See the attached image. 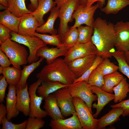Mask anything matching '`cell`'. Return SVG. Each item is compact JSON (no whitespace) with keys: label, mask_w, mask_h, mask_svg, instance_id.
<instances>
[{"label":"cell","mask_w":129,"mask_h":129,"mask_svg":"<svg viewBox=\"0 0 129 129\" xmlns=\"http://www.w3.org/2000/svg\"><path fill=\"white\" fill-rule=\"evenodd\" d=\"M114 24L100 17L94 21L91 41L96 48V56L111 58L116 41Z\"/></svg>","instance_id":"obj_1"},{"label":"cell","mask_w":129,"mask_h":129,"mask_svg":"<svg viewBox=\"0 0 129 129\" xmlns=\"http://www.w3.org/2000/svg\"><path fill=\"white\" fill-rule=\"evenodd\" d=\"M36 77L42 81H58L68 85L73 83L77 78L64 59L60 58L44 66L37 74Z\"/></svg>","instance_id":"obj_2"},{"label":"cell","mask_w":129,"mask_h":129,"mask_svg":"<svg viewBox=\"0 0 129 129\" xmlns=\"http://www.w3.org/2000/svg\"><path fill=\"white\" fill-rule=\"evenodd\" d=\"M0 44V50L8 56L13 66L21 70V66L27 63L29 53L23 45L9 38Z\"/></svg>","instance_id":"obj_3"},{"label":"cell","mask_w":129,"mask_h":129,"mask_svg":"<svg viewBox=\"0 0 129 129\" xmlns=\"http://www.w3.org/2000/svg\"><path fill=\"white\" fill-rule=\"evenodd\" d=\"M76 112L83 129H97L98 119L92 115L89 108L82 100L72 98Z\"/></svg>","instance_id":"obj_4"},{"label":"cell","mask_w":129,"mask_h":129,"mask_svg":"<svg viewBox=\"0 0 129 129\" xmlns=\"http://www.w3.org/2000/svg\"><path fill=\"white\" fill-rule=\"evenodd\" d=\"M10 39L20 44L27 47L29 50L27 63L30 64L36 62L39 58L36 56L38 50L42 47L46 46V44L39 37L36 36L33 37L24 36L13 32H11Z\"/></svg>","instance_id":"obj_5"},{"label":"cell","mask_w":129,"mask_h":129,"mask_svg":"<svg viewBox=\"0 0 129 129\" xmlns=\"http://www.w3.org/2000/svg\"><path fill=\"white\" fill-rule=\"evenodd\" d=\"M81 0H68L59 8L58 17L59 24L58 30L62 42L66 34L70 29L69 22H71L72 16Z\"/></svg>","instance_id":"obj_6"},{"label":"cell","mask_w":129,"mask_h":129,"mask_svg":"<svg viewBox=\"0 0 129 129\" xmlns=\"http://www.w3.org/2000/svg\"><path fill=\"white\" fill-rule=\"evenodd\" d=\"M99 7V2L90 7H88L86 4H80L72 15V17L75 19V22L70 28H76L83 24L93 27L95 20L94 15Z\"/></svg>","instance_id":"obj_7"},{"label":"cell","mask_w":129,"mask_h":129,"mask_svg":"<svg viewBox=\"0 0 129 129\" xmlns=\"http://www.w3.org/2000/svg\"><path fill=\"white\" fill-rule=\"evenodd\" d=\"M91 86L84 81H81L74 83L68 87L72 97H79L87 105L92 113V105L93 102L97 100V95L92 92Z\"/></svg>","instance_id":"obj_8"},{"label":"cell","mask_w":129,"mask_h":129,"mask_svg":"<svg viewBox=\"0 0 129 129\" xmlns=\"http://www.w3.org/2000/svg\"><path fill=\"white\" fill-rule=\"evenodd\" d=\"M96 48L91 41L82 43H76L69 48L64 55V60L68 64L76 59L88 56L97 55Z\"/></svg>","instance_id":"obj_9"},{"label":"cell","mask_w":129,"mask_h":129,"mask_svg":"<svg viewBox=\"0 0 129 129\" xmlns=\"http://www.w3.org/2000/svg\"><path fill=\"white\" fill-rule=\"evenodd\" d=\"M42 81L41 79H38L36 82L30 85L29 88L30 98L29 117L42 118L48 115L46 111L40 108L42 101L44 98L36 94L37 88Z\"/></svg>","instance_id":"obj_10"},{"label":"cell","mask_w":129,"mask_h":129,"mask_svg":"<svg viewBox=\"0 0 129 129\" xmlns=\"http://www.w3.org/2000/svg\"><path fill=\"white\" fill-rule=\"evenodd\" d=\"M117 50L125 53L129 50V22L121 21L114 24Z\"/></svg>","instance_id":"obj_11"},{"label":"cell","mask_w":129,"mask_h":129,"mask_svg":"<svg viewBox=\"0 0 129 129\" xmlns=\"http://www.w3.org/2000/svg\"><path fill=\"white\" fill-rule=\"evenodd\" d=\"M56 98L63 115L67 117L76 112L72 97L67 87L59 89L53 93Z\"/></svg>","instance_id":"obj_12"},{"label":"cell","mask_w":129,"mask_h":129,"mask_svg":"<svg viewBox=\"0 0 129 129\" xmlns=\"http://www.w3.org/2000/svg\"><path fill=\"white\" fill-rule=\"evenodd\" d=\"M40 24L31 13L26 14L21 17L17 33L21 35L33 37Z\"/></svg>","instance_id":"obj_13"},{"label":"cell","mask_w":129,"mask_h":129,"mask_svg":"<svg viewBox=\"0 0 129 129\" xmlns=\"http://www.w3.org/2000/svg\"><path fill=\"white\" fill-rule=\"evenodd\" d=\"M96 55H94L75 59L68 64L71 71L78 78L81 76L92 64Z\"/></svg>","instance_id":"obj_14"},{"label":"cell","mask_w":129,"mask_h":129,"mask_svg":"<svg viewBox=\"0 0 129 129\" xmlns=\"http://www.w3.org/2000/svg\"><path fill=\"white\" fill-rule=\"evenodd\" d=\"M91 90L93 93H95L97 97V102L92 104V107L96 108V111L93 116L97 118L104 107L110 102L114 100V95L104 91L98 87L91 86Z\"/></svg>","instance_id":"obj_15"},{"label":"cell","mask_w":129,"mask_h":129,"mask_svg":"<svg viewBox=\"0 0 129 129\" xmlns=\"http://www.w3.org/2000/svg\"><path fill=\"white\" fill-rule=\"evenodd\" d=\"M66 119H51L49 124L52 129H82L76 112Z\"/></svg>","instance_id":"obj_16"},{"label":"cell","mask_w":129,"mask_h":129,"mask_svg":"<svg viewBox=\"0 0 129 129\" xmlns=\"http://www.w3.org/2000/svg\"><path fill=\"white\" fill-rule=\"evenodd\" d=\"M28 85L24 87L16 88V107L19 112L25 116L29 115L30 98Z\"/></svg>","instance_id":"obj_17"},{"label":"cell","mask_w":129,"mask_h":129,"mask_svg":"<svg viewBox=\"0 0 129 129\" xmlns=\"http://www.w3.org/2000/svg\"><path fill=\"white\" fill-rule=\"evenodd\" d=\"M16 85L9 84L8 93L5 98L7 111L6 118L9 121L16 117L19 113L16 107Z\"/></svg>","instance_id":"obj_18"},{"label":"cell","mask_w":129,"mask_h":129,"mask_svg":"<svg viewBox=\"0 0 129 129\" xmlns=\"http://www.w3.org/2000/svg\"><path fill=\"white\" fill-rule=\"evenodd\" d=\"M68 49L57 47L49 48L46 46L38 50L36 56L38 58L41 57L45 59L47 64H49L59 57L64 56Z\"/></svg>","instance_id":"obj_19"},{"label":"cell","mask_w":129,"mask_h":129,"mask_svg":"<svg viewBox=\"0 0 129 129\" xmlns=\"http://www.w3.org/2000/svg\"><path fill=\"white\" fill-rule=\"evenodd\" d=\"M43 108L51 119H64L58 106L56 97L53 94H50L44 98Z\"/></svg>","instance_id":"obj_20"},{"label":"cell","mask_w":129,"mask_h":129,"mask_svg":"<svg viewBox=\"0 0 129 129\" xmlns=\"http://www.w3.org/2000/svg\"><path fill=\"white\" fill-rule=\"evenodd\" d=\"M108 112L98 119L97 129H105L106 127L111 125L120 120L123 110L121 108H112Z\"/></svg>","instance_id":"obj_21"},{"label":"cell","mask_w":129,"mask_h":129,"mask_svg":"<svg viewBox=\"0 0 129 129\" xmlns=\"http://www.w3.org/2000/svg\"><path fill=\"white\" fill-rule=\"evenodd\" d=\"M56 5L53 0H38L37 8L31 14L35 18L40 26L45 22L43 19L44 15L51 11Z\"/></svg>","instance_id":"obj_22"},{"label":"cell","mask_w":129,"mask_h":129,"mask_svg":"<svg viewBox=\"0 0 129 129\" xmlns=\"http://www.w3.org/2000/svg\"><path fill=\"white\" fill-rule=\"evenodd\" d=\"M59 9L57 6L54 7L51 11L46 21L37 28L36 32L43 34L48 33L51 35L57 34L58 31L54 28V25L56 20L58 17Z\"/></svg>","instance_id":"obj_23"},{"label":"cell","mask_w":129,"mask_h":129,"mask_svg":"<svg viewBox=\"0 0 129 129\" xmlns=\"http://www.w3.org/2000/svg\"><path fill=\"white\" fill-rule=\"evenodd\" d=\"M21 19V17H18L13 14L7 9L0 12V23L17 33Z\"/></svg>","instance_id":"obj_24"},{"label":"cell","mask_w":129,"mask_h":129,"mask_svg":"<svg viewBox=\"0 0 129 129\" xmlns=\"http://www.w3.org/2000/svg\"><path fill=\"white\" fill-rule=\"evenodd\" d=\"M41 84V85L38 87L37 91L39 96L44 98L59 89L69 86L59 82L51 81H42Z\"/></svg>","instance_id":"obj_25"},{"label":"cell","mask_w":129,"mask_h":129,"mask_svg":"<svg viewBox=\"0 0 129 129\" xmlns=\"http://www.w3.org/2000/svg\"><path fill=\"white\" fill-rule=\"evenodd\" d=\"M0 74H2L8 84L16 86L21 79L22 70L13 66L4 68L0 66Z\"/></svg>","instance_id":"obj_26"},{"label":"cell","mask_w":129,"mask_h":129,"mask_svg":"<svg viewBox=\"0 0 129 129\" xmlns=\"http://www.w3.org/2000/svg\"><path fill=\"white\" fill-rule=\"evenodd\" d=\"M25 0H9L7 9L13 14L18 17L24 15L30 14L32 11L26 7Z\"/></svg>","instance_id":"obj_27"},{"label":"cell","mask_w":129,"mask_h":129,"mask_svg":"<svg viewBox=\"0 0 129 129\" xmlns=\"http://www.w3.org/2000/svg\"><path fill=\"white\" fill-rule=\"evenodd\" d=\"M124 77L117 71L104 75V84L101 89L106 92L113 93V88L117 85Z\"/></svg>","instance_id":"obj_28"},{"label":"cell","mask_w":129,"mask_h":129,"mask_svg":"<svg viewBox=\"0 0 129 129\" xmlns=\"http://www.w3.org/2000/svg\"><path fill=\"white\" fill-rule=\"evenodd\" d=\"M128 5L129 0H108L106 6L100 10L106 14H115Z\"/></svg>","instance_id":"obj_29"},{"label":"cell","mask_w":129,"mask_h":129,"mask_svg":"<svg viewBox=\"0 0 129 129\" xmlns=\"http://www.w3.org/2000/svg\"><path fill=\"white\" fill-rule=\"evenodd\" d=\"M114 94V102L117 103L120 102L125 99L129 93V84L126 78L124 77L120 82L113 89Z\"/></svg>","instance_id":"obj_30"},{"label":"cell","mask_w":129,"mask_h":129,"mask_svg":"<svg viewBox=\"0 0 129 129\" xmlns=\"http://www.w3.org/2000/svg\"><path fill=\"white\" fill-rule=\"evenodd\" d=\"M44 59L41 57L38 61L33 62L29 65L23 66L22 70L21 79L18 84L16 86V88L25 87L27 84V81L30 74L40 65Z\"/></svg>","instance_id":"obj_31"},{"label":"cell","mask_w":129,"mask_h":129,"mask_svg":"<svg viewBox=\"0 0 129 129\" xmlns=\"http://www.w3.org/2000/svg\"><path fill=\"white\" fill-rule=\"evenodd\" d=\"M34 35L40 38L46 45L49 44L56 46L59 48H65L62 43L60 37L58 34L49 35L40 34L36 32Z\"/></svg>","instance_id":"obj_32"},{"label":"cell","mask_w":129,"mask_h":129,"mask_svg":"<svg viewBox=\"0 0 129 129\" xmlns=\"http://www.w3.org/2000/svg\"><path fill=\"white\" fill-rule=\"evenodd\" d=\"M77 30L78 38L76 43H85L91 41L93 31V27L81 25L77 27Z\"/></svg>","instance_id":"obj_33"},{"label":"cell","mask_w":129,"mask_h":129,"mask_svg":"<svg viewBox=\"0 0 129 129\" xmlns=\"http://www.w3.org/2000/svg\"><path fill=\"white\" fill-rule=\"evenodd\" d=\"M96 69L104 76L117 71L118 66L111 62L108 58H106L103 59Z\"/></svg>","instance_id":"obj_34"},{"label":"cell","mask_w":129,"mask_h":129,"mask_svg":"<svg viewBox=\"0 0 129 129\" xmlns=\"http://www.w3.org/2000/svg\"><path fill=\"white\" fill-rule=\"evenodd\" d=\"M124 53L123 52L117 50L114 51L112 54V56L115 59L118 63V70L122 73L126 75L129 79V65L126 61Z\"/></svg>","instance_id":"obj_35"},{"label":"cell","mask_w":129,"mask_h":129,"mask_svg":"<svg viewBox=\"0 0 129 129\" xmlns=\"http://www.w3.org/2000/svg\"><path fill=\"white\" fill-rule=\"evenodd\" d=\"M78 38L77 28H70L64 36L62 42L64 48L68 49L76 43Z\"/></svg>","instance_id":"obj_36"},{"label":"cell","mask_w":129,"mask_h":129,"mask_svg":"<svg viewBox=\"0 0 129 129\" xmlns=\"http://www.w3.org/2000/svg\"><path fill=\"white\" fill-rule=\"evenodd\" d=\"M87 83L91 86L101 88L104 84V76L96 69L90 75Z\"/></svg>","instance_id":"obj_37"},{"label":"cell","mask_w":129,"mask_h":129,"mask_svg":"<svg viewBox=\"0 0 129 129\" xmlns=\"http://www.w3.org/2000/svg\"><path fill=\"white\" fill-rule=\"evenodd\" d=\"M104 59L99 56H96L94 61L91 66L80 77L77 78L74 83L81 81H84L87 82L90 75L95 70Z\"/></svg>","instance_id":"obj_38"},{"label":"cell","mask_w":129,"mask_h":129,"mask_svg":"<svg viewBox=\"0 0 129 129\" xmlns=\"http://www.w3.org/2000/svg\"><path fill=\"white\" fill-rule=\"evenodd\" d=\"M27 120H25L23 122L18 124L12 123L4 117L1 121V129H25L26 127Z\"/></svg>","instance_id":"obj_39"},{"label":"cell","mask_w":129,"mask_h":129,"mask_svg":"<svg viewBox=\"0 0 129 129\" xmlns=\"http://www.w3.org/2000/svg\"><path fill=\"white\" fill-rule=\"evenodd\" d=\"M26 129H39L44 126L45 121L42 118L29 117Z\"/></svg>","instance_id":"obj_40"},{"label":"cell","mask_w":129,"mask_h":129,"mask_svg":"<svg viewBox=\"0 0 129 129\" xmlns=\"http://www.w3.org/2000/svg\"><path fill=\"white\" fill-rule=\"evenodd\" d=\"M110 106L112 108L119 107L122 108L123 111L122 115L124 117L127 116L129 114V99L123 100L118 103L111 105Z\"/></svg>","instance_id":"obj_41"},{"label":"cell","mask_w":129,"mask_h":129,"mask_svg":"<svg viewBox=\"0 0 129 129\" xmlns=\"http://www.w3.org/2000/svg\"><path fill=\"white\" fill-rule=\"evenodd\" d=\"M8 83L5 78L3 75L0 77V102H4L5 91Z\"/></svg>","instance_id":"obj_42"},{"label":"cell","mask_w":129,"mask_h":129,"mask_svg":"<svg viewBox=\"0 0 129 129\" xmlns=\"http://www.w3.org/2000/svg\"><path fill=\"white\" fill-rule=\"evenodd\" d=\"M11 31L8 28L0 23V42H4L11 37Z\"/></svg>","instance_id":"obj_43"},{"label":"cell","mask_w":129,"mask_h":129,"mask_svg":"<svg viewBox=\"0 0 129 129\" xmlns=\"http://www.w3.org/2000/svg\"><path fill=\"white\" fill-rule=\"evenodd\" d=\"M11 63L7 55L2 50H0V65L3 67L9 66Z\"/></svg>","instance_id":"obj_44"},{"label":"cell","mask_w":129,"mask_h":129,"mask_svg":"<svg viewBox=\"0 0 129 129\" xmlns=\"http://www.w3.org/2000/svg\"><path fill=\"white\" fill-rule=\"evenodd\" d=\"M7 111L6 106L3 103L0 104V124H1V121L3 118L7 114Z\"/></svg>","instance_id":"obj_45"},{"label":"cell","mask_w":129,"mask_h":129,"mask_svg":"<svg viewBox=\"0 0 129 129\" xmlns=\"http://www.w3.org/2000/svg\"><path fill=\"white\" fill-rule=\"evenodd\" d=\"M30 0L31 3L29 5V10L33 12L36 10L38 6V0Z\"/></svg>","instance_id":"obj_46"},{"label":"cell","mask_w":129,"mask_h":129,"mask_svg":"<svg viewBox=\"0 0 129 129\" xmlns=\"http://www.w3.org/2000/svg\"><path fill=\"white\" fill-rule=\"evenodd\" d=\"M68 0H55L57 7L59 8L61 6Z\"/></svg>","instance_id":"obj_47"},{"label":"cell","mask_w":129,"mask_h":129,"mask_svg":"<svg viewBox=\"0 0 129 129\" xmlns=\"http://www.w3.org/2000/svg\"><path fill=\"white\" fill-rule=\"evenodd\" d=\"M102 1V0H87L86 5L88 7H90L95 2L97 1L101 2Z\"/></svg>","instance_id":"obj_48"},{"label":"cell","mask_w":129,"mask_h":129,"mask_svg":"<svg viewBox=\"0 0 129 129\" xmlns=\"http://www.w3.org/2000/svg\"><path fill=\"white\" fill-rule=\"evenodd\" d=\"M124 55L127 63L129 65V50L124 53Z\"/></svg>","instance_id":"obj_49"},{"label":"cell","mask_w":129,"mask_h":129,"mask_svg":"<svg viewBox=\"0 0 129 129\" xmlns=\"http://www.w3.org/2000/svg\"><path fill=\"white\" fill-rule=\"evenodd\" d=\"M8 0H0V4L7 7L8 6Z\"/></svg>","instance_id":"obj_50"},{"label":"cell","mask_w":129,"mask_h":129,"mask_svg":"<svg viewBox=\"0 0 129 129\" xmlns=\"http://www.w3.org/2000/svg\"><path fill=\"white\" fill-rule=\"evenodd\" d=\"M105 0H102V1L101 2H99V7L100 8H101L103 7L104 5L105 4Z\"/></svg>","instance_id":"obj_51"},{"label":"cell","mask_w":129,"mask_h":129,"mask_svg":"<svg viewBox=\"0 0 129 129\" xmlns=\"http://www.w3.org/2000/svg\"><path fill=\"white\" fill-rule=\"evenodd\" d=\"M87 3V0H81L80 4L86 5Z\"/></svg>","instance_id":"obj_52"},{"label":"cell","mask_w":129,"mask_h":129,"mask_svg":"<svg viewBox=\"0 0 129 129\" xmlns=\"http://www.w3.org/2000/svg\"><path fill=\"white\" fill-rule=\"evenodd\" d=\"M127 116H129V114Z\"/></svg>","instance_id":"obj_53"}]
</instances>
